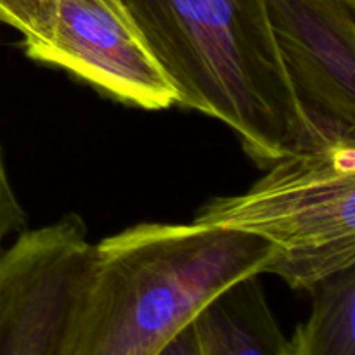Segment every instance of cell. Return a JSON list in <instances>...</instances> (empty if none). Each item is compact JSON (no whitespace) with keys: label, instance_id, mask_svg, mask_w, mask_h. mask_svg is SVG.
<instances>
[{"label":"cell","instance_id":"1","mask_svg":"<svg viewBox=\"0 0 355 355\" xmlns=\"http://www.w3.org/2000/svg\"><path fill=\"white\" fill-rule=\"evenodd\" d=\"M276 246L200 224H139L94 245L61 355H155L238 281L266 274Z\"/></svg>","mask_w":355,"mask_h":355},{"label":"cell","instance_id":"2","mask_svg":"<svg viewBox=\"0 0 355 355\" xmlns=\"http://www.w3.org/2000/svg\"><path fill=\"white\" fill-rule=\"evenodd\" d=\"M177 106L227 125L267 168L304 130L266 0H120Z\"/></svg>","mask_w":355,"mask_h":355},{"label":"cell","instance_id":"3","mask_svg":"<svg viewBox=\"0 0 355 355\" xmlns=\"http://www.w3.org/2000/svg\"><path fill=\"white\" fill-rule=\"evenodd\" d=\"M305 113L304 130L259 182L208 201L193 222L266 239L279 252L266 274L312 291L355 267V125Z\"/></svg>","mask_w":355,"mask_h":355},{"label":"cell","instance_id":"4","mask_svg":"<svg viewBox=\"0 0 355 355\" xmlns=\"http://www.w3.org/2000/svg\"><path fill=\"white\" fill-rule=\"evenodd\" d=\"M24 54L139 110L177 106L175 90L120 0H35Z\"/></svg>","mask_w":355,"mask_h":355},{"label":"cell","instance_id":"5","mask_svg":"<svg viewBox=\"0 0 355 355\" xmlns=\"http://www.w3.org/2000/svg\"><path fill=\"white\" fill-rule=\"evenodd\" d=\"M94 260L78 215L21 231L0 252V355H61Z\"/></svg>","mask_w":355,"mask_h":355},{"label":"cell","instance_id":"6","mask_svg":"<svg viewBox=\"0 0 355 355\" xmlns=\"http://www.w3.org/2000/svg\"><path fill=\"white\" fill-rule=\"evenodd\" d=\"M304 110L355 125V0H266Z\"/></svg>","mask_w":355,"mask_h":355},{"label":"cell","instance_id":"7","mask_svg":"<svg viewBox=\"0 0 355 355\" xmlns=\"http://www.w3.org/2000/svg\"><path fill=\"white\" fill-rule=\"evenodd\" d=\"M194 322L205 355H291L259 276L222 291Z\"/></svg>","mask_w":355,"mask_h":355},{"label":"cell","instance_id":"8","mask_svg":"<svg viewBox=\"0 0 355 355\" xmlns=\"http://www.w3.org/2000/svg\"><path fill=\"white\" fill-rule=\"evenodd\" d=\"M309 318L288 338L291 355H355V267L312 288Z\"/></svg>","mask_w":355,"mask_h":355},{"label":"cell","instance_id":"9","mask_svg":"<svg viewBox=\"0 0 355 355\" xmlns=\"http://www.w3.org/2000/svg\"><path fill=\"white\" fill-rule=\"evenodd\" d=\"M24 224H26V215L10 186L2 144H0V252H2L3 241L12 232L23 231Z\"/></svg>","mask_w":355,"mask_h":355},{"label":"cell","instance_id":"10","mask_svg":"<svg viewBox=\"0 0 355 355\" xmlns=\"http://www.w3.org/2000/svg\"><path fill=\"white\" fill-rule=\"evenodd\" d=\"M155 355H205L201 349L200 335H198L196 322H191L189 326L177 333L166 345H163Z\"/></svg>","mask_w":355,"mask_h":355},{"label":"cell","instance_id":"11","mask_svg":"<svg viewBox=\"0 0 355 355\" xmlns=\"http://www.w3.org/2000/svg\"><path fill=\"white\" fill-rule=\"evenodd\" d=\"M35 0H0V23L21 33Z\"/></svg>","mask_w":355,"mask_h":355}]
</instances>
